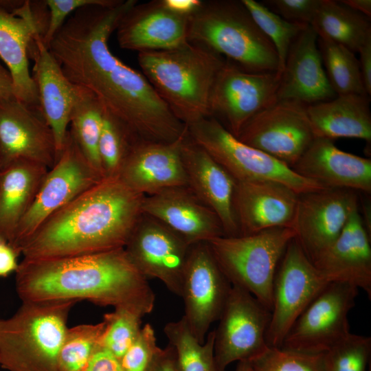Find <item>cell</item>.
<instances>
[{
    "mask_svg": "<svg viewBox=\"0 0 371 371\" xmlns=\"http://www.w3.org/2000/svg\"><path fill=\"white\" fill-rule=\"evenodd\" d=\"M317 45L326 76L336 94L367 95L355 53L324 36H318Z\"/></svg>",
    "mask_w": 371,
    "mask_h": 371,
    "instance_id": "obj_34",
    "label": "cell"
},
{
    "mask_svg": "<svg viewBox=\"0 0 371 371\" xmlns=\"http://www.w3.org/2000/svg\"><path fill=\"white\" fill-rule=\"evenodd\" d=\"M371 338L349 333L323 352L324 371H370Z\"/></svg>",
    "mask_w": 371,
    "mask_h": 371,
    "instance_id": "obj_39",
    "label": "cell"
},
{
    "mask_svg": "<svg viewBox=\"0 0 371 371\" xmlns=\"http://www.w3.org/2000/svg\"><path fill=\"white\" fill-rule=\"evenodd\" d=\"M311 25L318 36L341 44L355 54L371 40L370 19L341 1L322 0Z\"/></svg>",
    "mask_w": 371,
    "mask_h": 371,
    "instance_id": "obj_31",
    "label": "cell"
},
{
    "mask_svg": "<svg viewBox=\"0 0 371 371\" xmlns=\"http://www.w3.org/2000/svg\"><path fill=\"white\" fill-rule=\"evenodd\" d=\"M102 179L68 132L60 155L45 175L10 247L19 256L21 246L51 215Z\"/></svg>",
    "mask_w": 371,
    "mask_h": 371,
    "instance_id": "obj_9",
    "label": "cell"
},
{
    "mask_svg": "<svg viewBox=\"0 0 371 371\" xmlns=\"http://www.w3.org/2000/svg\"><path fill=\"white\" fill-rule=\"evenodd\" d=\"M170 12L181 16L190 17L201 5V0H161Z\"/></svg>",
    "mask_w": 371,
    "mask_h": 371,
    "instance_id": "obj_48",
    "label": "cell"
},
{
    "mask_svg": "<svg viewBox=\"0 0 371 371\" xmlns=\"http://www.w3.org/2000/svg\"><path fill=\"white\" fill-rule=\"evenodd\" d=\"M85 371H125L121 361L100 346L94 352Z\"/></svg>",
    "mask_w": 371,
    "mask_h": 371,
    "instance_id": "obj_44",
    "label": "cell"
},
{
    "mask_svg": "<svg viewBox=\"0 0 371 371\" xmlns=\"http://www.w3.org/2000/svg\"><path fill=\"white\" fill-rule=\"evenodd\" d=\"M142 210L190 245L224 236L217 216L188 186L144 196Z\"/></svg>",
    "mask_w": 371,
    "mask_h": 371,
    "instance_id": "obj_25",
    "label": "cell"
},
{
    "mask_svg": "<svg viewBox=\"0 0 371 371\" xmlns=\"http://www.w3.org/2000/svg\"><path fill=\"white\" fill-rule=\"evenodd\" d=\"M313 265L295 237L287 245L273 283V307L267 333L269 347H280L295 321L329 283Z\"/></svg>",
    "mask_w": 371,
    "mask_h": 371,
    "instance_id": "obj_11",
    "label": "cell"
},
{
    "mask_svg": "<svg viewBox=\"0 0 371 371\" xmlns=\"http://www.w3.org/2000/svg\"><path fill=\"white\" fill-rule=\"evenodd\" d=\"M363 215H361L363 225L370 236L371 234V205L370 200L368 199H361V201Z\"/></svg>",
    "mask_w": 371,
    "mask_h": 371,
    "instance_id": "obj_51",
    "label": "cell"
},
{
    "mask_svg": "<svg viewBox=\"0 0 371 371\" xmlns=\"http://www.w3.org/2000/svg\"><path fill=\"white\" fill-rule=\"evenodd\" d=\"M370 96L349 93L306 105V112L316 137H339L371 141Z\"/></svg>",
    "mask_w": 371,
    "mask_h": 371,
    "instance_id": "obj_29",
    "label": "cell"
},
{
    "mask_svg": "<svg viewBox=\"0 0 371 371\" xmlns=\"http://www.w3.org/2000/svg\"><path fill=\"white\" fill-rule=\"evenodd\" d=\"M142 317L136 311L126 307L114 308L113 311L104 314L101 346L121 359L138 336Z\"/></svg>",
    "mask_w": 371,
    "mask_h": 371,
    "instance_id": "obj_38",
    "label": "cell"
},
{
    "mask_svg": "<svg viewBox=\"0 0 371 371\" xmlns=\"http://www.w3.org/2000/svg\"><path fill=\"white\" fill-rule=\"evenodd\" d=\"M45 1L49 12V19L42 40L48 48L50 42L67 21V17L77 10L90 5L111 7L116 5L120 0H45Z\"/></svg>",
    "mask_w": 371,
    "mask_h": 371,
    "instance_id": "obj_41",
    "label": "cell"
},
{
    "mask_svg": "<svg viewBox=\"0 0 371 371\" xmlns=\"http://www.w3.org/2000/svg\"><path fill=\"white\" fill-rule=\"evenodd\" d=\"M343 3L351 9L361 13L367 17H371V1L370 0H341Z\"/></svg>",
    "mask_w": 371,
    "mask_h": 371,
    "instance_id": "obj_50",
    "label": "cell"
},
{
    "mask_svg": "<svg viewBox=\"0 0 371 371\" xmlns=\"http://www.w3.org/2000/svg\"><path fill=\"white\" fill-rule=\"evenodd\" d=\"M280 78L278 72H250L225 60L211 91L210 117L237 137L254 115L277 101Z\"/></svg>",
    "mask_w": 371,
    "mask_h": 371,
    "instance_id": "obj_13",
    "label": "cell"
},
{
    "mask_svg": "<svg viewBox=\"0 0 371 371\" xmlns=\"http://www.w3.org/2000/svg\"><path fill=\"white\" fill-rule=\"evenodd\" d=\"M299 194L274 181H236L234 209L239 235L293 228Z\"/></svg>",
    "mask_w": 371,
    "mask_h": 371,
    "instance_id": "obj_21",
    "label": "cell"
},
{
    "mask_svg": "<svg viewBox=\"0 0 371 371\" xmlns=\"http://www.w3.org/2000/svg\"><path fill=\"white\" fill-rule=\"evenodd\" d=\"M137 60L160 98L185 126L210 117V94L223 57L188 41L171 49L139 52Z\"/></svg>",
    "mask_w": 371,
    "mask_h": 371,
    "instance_id": "obj_4",
    "label": "cell"
},
{
    "mask_svg": "<svg viewBox=\"0 0 371 371\" xmlns=\"http://www.w3.org/2000/svg\"><path fill=\"white\" fill-rule=\"evenodd\" d=\"M57 159L52 131L40 107L0 99V170L17 160L51 168Z\"/></svg>",
    "mask_w": 371,
    "mask_h": 371,
    "instance_id": "obj_19",
    "label": "cell"
},
{
    "mask_svg": "<svg viewBox=\"0 0 371 371\" xmlns=\"http://www.w3.org/2000/svg\"><path fill=\"white\" fill-rule=\"evenodd\" d=\"M137 0L111 7L90 5L74 12L48 49L64 75L87 89L104 109L141 141L172 142L187 132L146 76L111 51L109 40L122 16Z\"/></svg>",
    "mask_w": 371,
    "mask_h": 371,
    "instance_id": "obj_1",
    "label": "cell"
},
{
    "mask_svg": "<svg viewBox=\"0 0 371 371\" xmlns=\"http://www.w3.org/2000/svg\"><path fill=\"white\" fill-rule=\"evenodd\" d=\"M104 111V108L95 95L80 87L69 126V132L80 153L102 179L98 147Z\"/></svg>",
    "mask_w": 371,
    "mask_h": 371,
    "instance_id": "obj_32",
    "label": "cell"
},
{
    "mask_svg": "<svg viewBox=\"0 0 371 371\" xmlns=\"http://www.w3.org/2000/svg\"><path fill=\"white\" fill-rule=\"evenodd\" d=\"M236 137L292 168L316 137L306 104L277 100L254 115Z\"/></svg>",
    "mask_w": 371,
    "mask_h": 371,
    "instance_id": "obj_14",
    "label": "cell"
},
{
    "mask_svg": "<svg viewBox=\"0 0 371 371\" xmlns=\"http://www.w3.org/2000/svg\"><path fill=\"white\" fill-rule=\"evenodd\" d=\"M361 79L366 94L371 95V40L368 41L358 52Z\"/></svg>",
    "mask_w": 371,
    "mask_h": 371,
    "instance_id": "obj_46",
    "label": "cell"
},
{
    "mask_svg": "<svg viewBox=\"0 0 371 371\" xmlns=\"http://www.w3.org/2000/svg\"><path fill=\"white\" fill-rule=\"evenodd\" d=\"M291 227H275L249 235L222 236L206 242L232 285L253 295L271 312L273 283L289 243Z\"/></svg>",
    "mask_w": 371,
    "mask_h": 371,
    "instance_id": "obj_7",
    "label": "cell"
},
{
    "mask_svg": "<svg viewBox=\"0 0 371 371\" xmlns=\"http://www.w3.org/2000/svg\"><path fill=\"white\" fill-rule=\"evenodd\" d=\"M76 303L22 302L0 319V366L8 371H58V356Z\"/></svg>",
    "mask_w": 371,
    "mask_h": 371,
    "instance_id": "obj_6",
    "label": "cell"
},
{
    "mask_svg": "<svg viewBox=\"0 0 371 371\" xmlns=\"http://www.w3.org/2000/svg\"><path fill=\"white\" fill-rule=\"evenodd\" d=\"M253 19L273 45L278 57V73H282L289 50L299 34L308 25L287 21L262 3L241 0Z\"/></svg>",
    "mask_w": 371,
    "mask_h": 371,
    "instance_id": "obj_37",
    "label": "cell"
},
{
    "mask_svg": "<svg viewBox=\"0 0 371 371\" xmlns=\"http://www.w3.org/2000/svg\"><path fill=\"white\" fill-rule=\"evenodd\" d=\"M190 246L164 224L143 213L124 248L148 280H161L181 297Z\"/></svg>",
    "mask_w": 371,
    "mask_h": 371,
    "instance_id": "obj_16",
    "label": "cell"
},
{
    "mask_svg": "<svg viewBox=\"0 0 371 371\" xmlns=\"http://www.w3.org/2000/svg\"><path fill=\"white\" fill-rule=\"evenodd\" d=\"M358 293L353 284L329 282L295 321L280 348L315 354L328 350L350 333L348 314Z\"/></svg>",
    "mask_w": 371,
    "mask_h": 371,
    "instance_id": "obj_10",
    "label": "cell"
},
{
    "mask_svg": "<svg viewBox=\"0 0 371 371\" xmlns=\"http://www.w3.org/2000/svg\"><path fill=\"white\" fill-rule=\"evenodd\" d=\"M271 312L246 290L232 285L214 330V356L225 370L234 361H251L269 346L267 333Z\"/></svg>",
    "mask_w": 371,
    "mask_h": 371,
    "instance_id": "obj_12",
    "label": "cell"
},
{
    "mask_svg": "<svg viewBox=\"0 0 371 371\" xmlns=\"http://www.w3.org/2000/svg\"><path fill=\"white\" fill-rule=\"evenodd\" d=\"M186 134L172 142H136L117 178L145 196L172 188L187 186L181 157V144Z\"/></svg>",
    "mask_w": 371,
    "mask_h": 371,
    "instance_id": "obj_20",
    "label": "cell"
},
{
    "mask_svg": "<svg viewBox=\"0 0 371 371\" xmlns=\"http://www.w3.org/2000/svg\"><path fill=\"white\" fill-rule=\"evenodd\" d=\"M49 168L27 160L0 170V240L11 245Z\"/></svg>",
    "mask_w": 371,
    "mask_h": 371,
    "instance_id": "obj_30",
    "label": "cell"
},
{
    "mask_svg": "<svg viewBox=\"0 0 371 371\" xmlns=\"http://www.w3.org/2000/svg\"><path fill=\"white\" fill-rule=\"evenodd\" d=\"M188 41L206 47L242 69L278 72L277 52L242 1H203L189 17Z\"/></svg>",
    "mask_w": 371,
    "mask_h": 371,
    "instance_id": "obj_5",
    "label": "cell"
},
{
    "mask_svg": "<svg viewBox=\"0 0 371 371\" xmlns=\"http://www.w3.org/2000/svg\"><path fill=\"white\" fill-rule=\"evenodd\" d=\"M159 348L153 327L146 324L121 358V363L125 371H146Z\"/></svg>",
    "mask_w": 371,
    "mask_h": 371,
    "instance_id": "obj_42",
    "label": "cell"
},
{
    "mask_svg": "<svg viewBox=\"0 0 371 371\" xmlns=\"http://www.w3.org/2000/svg\"><path fill=\"white\" fill-rule=\"evenodd\" d=\"M359 203L357 192L349 189L324 188L299 194L293 229L311 261L338 238Z\"/></svg>",
    "mask_w": 371,
    "mask_h": 371,
    "instance_id": "obj_18",
    "label": "cell"
},
{
    "mask_svg": "<svg viewBox=\"0 0 371 371\" xmlns=\"http://www.w3.org/2000/svg\"><path fill=\"white\" fill-rule=\"evenodd\" d=\"M144 195L104 178L51 215L24 243L23 259H52L123 248L143 214Z\"/></svg>",
    "mask_w": 371,
    "mask_h": 371,
    "instance_id": "obj_3",
    "label": "cell"
},
{
    "mask_svg": "<svg viewBox=\"0 0 371 371\" xmlns=\"http://www.w3.org/2000/svg\"><path fill=\"white\" fill-rule=\"evenodd\" d=\"M12 98H15L11 74L0 63V99Z\"/></svg>",
    "mask_w": 371,
    "mask_h": 371,
    "instance_id": "obj_49",
    "label": "cell"
},
{
    "mask_svg": "<svg viewBox=\"0 0 371 371\" xmlns=\"http://www.w3.org/2000/svg\"><path fill=\"white\" fill-rule=\"evenodd\" d=\"M188 17L170 12L161 0L137 3L117 24V43L138 53L174 49L188 42Z\"/></svg>",
    "mask_w": 371,
    "mask_h": 371,
    "instance_id": "obj_23",
    "label": "cell"
},
{
    "mask_svg": "<svg viewBox=\"0 0 371 371\" xmlns=\"http://www.w3.org/2000/svg\"><path fill=\"white\" fill-rule=\"evenodd\" d=\"M49 12L45 1H23L12 12L0 8V58L13 82L15 99L40 107L29 67L30 48L36 35L45 33Z\"/></svg>",
    "mask_w": 371,
    "mask_h": 371,
    "instance_id": "obj_17",
    "label": "cell"
},
{
    "mask_svg": "<svg viewBox=\"0 0 371 371\" xmlns=\"http://www.w3.org/2000/svg\"><path fill=\"white\" fill-rule=\"evenodd\" d=\"M181 157L187 186L218 218L225 236H239L234 197V178L202 147L188 131L181 144Z\"/></svg>",
    "mask_w": 371,
    "mask_h": 371,
    "instance_id": "obj_22",
    "label": "cell"
},
{
    "mask_svg": "<svg viewBox=\"0 0 371 371\" xmlns=\"http://www.w3.org/2000/svg\"><path fill=\"white\" fill-rule=\"evenodd\" d=\"M19 255L8 244L0 240V278L8 276L17 269Z\"/></svg>",
    "mask_w": 371,
    "mask_h": 371,
    "instance_id": "obj_47",
    "label": "cell"
},
{
    "mask_svg": "<svg viewBox=\"0 0 371 371\" xmlns=\"http://www.w3.org/2000/svg\"><path fill=\"white\" fill-rule=\"evenodd\" d=\"M105 323L83 324L67 328L58 356V371H85L100 346Z\"/></svg>",
    "mask_w": 371,
    "mask_h": 371,
    "instance_id": "obj_36",
    "label": "cell"
},
{
    "mask_svg": "<svg viewBox=\"0 0 371 371\" xmlns=\"http://www.w3.org/2000/svg\"><path fill=\"white\" fill-rule=\"evenodd\" d=\"M164 332L175 351L178 371H225L215 359L214 330L207 334L203 343H200L181 317L167 323Z\"/></svg>",
    "mask_w": 371,
    "mask_h": 371,
    "instance_id": "obj_33",
    "label": "cell"
},
{
    "mask_svg": "<svg viewBox=\"0 0 371 371\" xmlns=\"http://www.w3.org/2000/svg\"><path fill=\"white\" fill-rule=\"evenodd\" d=\"M15 273L16 291L22 302L87 300L102 306L128 308L143 316L155 306L148 279L124 247L52 259L23 258Z\"/></svg>",
    "mask_w": 371,
    "mask_h": 371,
    "instance_id": "obj_2",
    "label": "cell"
},
{
    "mask_svg": "<svg viewBox=\"0 0 371 371\" xmlns=\"http://www.w3.org/2000/svg\"><path fill=\"white\" fill-rule=\"evenodd\" d=\"M232 286L207 243L192 245L181 295L184 303L182 317L200 343L205 341L211 324L218 320Z\"/></svg>",
    "mask_w": 371,
    "mask_h": 371,
    "instance_id": "obj_15",
    "label": "cell"
},
{
    "mask_svg": "<svg viewBox=\"0 0 371 371\" xmlns=\"http://www.w3.org/2000/svg\"><path fill=\"white\" fill-rule=\"evenodd\" d=\"M311 262L330 282L353 284L371 297L370 236L362 221L359 207L338 238Z\"/></svg>",
    "mask_w": 371,
    "mask_h": 371,
    "instance_id": "obj_28",
    "label": "cell"
},
{
    "mask_svg": "<svg viewBox=\"0 0 371 371\" xmlns=\"http://www.w3.org/2000/svg\"><path fill=\"white\" fill-rule=\"evenodd\" d=\"M146 371H178L173 347L168 344L164 349L160 348Z\"/></svg>",
    "mask_w": 371,
    "mask_h": 371,
    "instance_id": "obj_45",
    "label": "cell"
},
{
    "mask_svg": "<svg viewBox=\"0 0 371 371\" xmlns=\"http://www.w3.org/2000/svg\"><path fill=\"white\" fill-rule=\"evenodd\" d=\"M322 0H265L262 3L284 20L311 25Z\"/></svg>",
    "mask_w": 371,
    "mask_h": 371,
    "instance_id": "obj_43",
    "label": "cell"
},
{
    "mask_svg": "<svg viewBox=\"0 0 371 371\" xmlns=\"http://www.w3.org/2000/svg\"><path fill=\"white\" fill-rule=\"evenodd\" d=\"M317 38L315 30L308 25L291 44L280 74L277 100L309 105L337 95L326 76Z\"/></svg>",
    "mask_w": 371,
    "mask_h": 371,
    "instance_id": "obj_26",
    "label": "cell"
},
{
    "mask_svg": "<svg viewBox=\"0 0 371 371\" xmlns=\"http://www.w3.org/2000/svg\"><path fill=\"white\" fill-rule=\"evenodd\" d=\"M190 138L207 152L237 182L271 180L298 194L324 188L232 135L217 120L205 117L188 126Z\"/></svg>",
    "mask_w": 371,
    "mask_h": 371,
    "instance_id": "obj_8",
    "label": "cell"
},
{
    "mask_svg": "<svg viewBox=\"0 0 371 371\" xmlns=\"http://www.w3.org/2000/svg\"><path fill=\"white\" fill-rule=\"evenodd\" d=\"M137 141L121 120L104 109L98 147L104 179L117 177L125 159Z\"/></svg>",
    "mask_w": 371,
    "mask_h": 371,
    "instance_id": "obj_35",
    "label": "cell"
},
{
    "mask_svg": "<svg viewBox=\"0 0 371 371\" xmlns=\"http://www.w3.org/2000/svg\"><path fill=\"white\" fill-rule=\"evenodd\" d=\"M236 371H252L249 361H239Z\"/></svg>",
    "mask_w": 371,
    "mask_h": 371,
    "instance_id": "obj_52",
    "label": "cell"
},
{
    "mask_svg": "<svg viewBox=\"0 0 371 371\" xmlns=\"http://www.w3.org/2000/svg\"><path fill=\"white\" fill-rule=\"evenodd\" d=\"M322 354L269 347L249 362L252 371H324Z\"/></svg>",
    "mask_w": 371,
    "mask_h": 371,
    "instance_id": "obj_40",
    "label": "cell"
},
{
    "mask_svg": "<svg viewBox=\"0 0 371 371\" xmlns=\"http://www.w3.org/2000/svg\"><path fill=\"white\" fill-rule=\"evenodd\" d=\"M325 188L371 192V159L343 151L333 141L315 137L291 168Z\"/></svg>",
    "mask_w": 371,
    "mask_h": 371,
    "instance_id": "obj_27",
    "label": "cell"
},
{
    "mask_svg": "<svg viewBox=\"0 0 371 371\" xmlns=\"http://www.w3.org/2000/svg\"><path fill=\"white\" fill-rule=\"evenodd\" d=\"M29 56L34 60L32 77L37 88L40 109L54 135L58 159L66 142L80 87L64 75L41 35L34 38Z\"/></svg>",
    "mask_w": 371,
    "mask_h": 371,
    "instance_id": "obj_24",
    "label": "cell"
}]
</instances>
